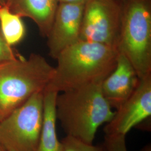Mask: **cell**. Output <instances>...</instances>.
I'll return each mask as SVG.
<instances>
[{
  "mask_svg": "<svg viewBox=\"0 0 151 151\" xmlns=\"http://www.w3.org/2000/svg\"><path fill=\"white\" fill-rule=\"evenodd\" d=\"M118 55L115 47L79 40L55 59L54 74L45 88L60 93L103 81L115 68Z\"/></svg>",
  "mask_w": 151,
  "mask_h": 151,
  "instance_id": "cell-1",
  "label": "cell"
},
{
  "mask_svg": "<svg viewBox=\"0 0 151 151\" xmlns=\"http://www.w3.org/2000/svg\"><path fill=\"white\" fill-rule=\"evenodd\" d=\"M102 82H93L58 94L57 119L66 136L93 143L98 128L113 118L115 111L103 95Z\"/></svg>",
  "mask_w": 151,
  "mask_h": 151,
  "instance_id": "cell-2",
  "label": "cell"
},
{
  "mask_svg": "<svg viewBox=\"0 0 151 151\" xmlns=\"http://www.w3.org/2000/svg\"><path fill=\"white\" fill-rule=\"evenodd\" d=\"M54 72V67L36 53L0 63V122L34 94L44 91Z\"/></svg>",
  "mask_w": 151,
  "mask_h": 151,
  "instance_id": "cell-3",
  "label": "cell"
},
{
  "mask_svg": "<svg viewBox=\"0 0 151 151\" xmlns=\"http://www.w3.org/2000/svg\"><path fill=\"white\" fill-rule=\"evenodd\" d=\"M117 45L139 79L151 73V0H122Z\"/></svg>",
  "mask_w": 151,
  "mask_h": 151,
  "instance_id": "cell-4",
  "label": "cell"
},
{
  "mask_svg": "<svg viewBox=\"0 0 151 151\" xmlns=\"http://www.w3.org/2000/svg\"><path fill=\"white\" fill-rule=\"evenodd\" d=\"M44 91L34 94L0 122V143L6 151H36L43 122Z\"/></svg>",
  "mask_w": 151,
  "mask_h": 151,
  "instance_id": "cell-5",
  "label": "cell"
},
{
  "mask_svg": "<svg viewBox=\"0 0 151 151\" xmlns=\"http://www.w3.org/2000/svg\"><path fill=\"white\" fill-rule=\"evenodd\" d=\"M120 24L119 0H87L84 5L80 40L117 49Z\"/></svg>",
  "mask_w": 151,
  "mask_h": 151,
  "instance_id": "cell-6",
  "label": "cell"
},
{
  "mask_svg": "<svg viewBox=\"0 0 151 151\" xmlns=\"http://www.w3.org/2000/svg\"><path fill=\"white\" fill-rule=\"evenodd\" d=\"M151 73L139 80L129 97L104 128L105 135H125L135 126L151 118Z\"/></svg>",
  "mask_w": 151,
  "mask_h": 151,
  "instance_id": "cell-7",
  "label": "cell"
},
{
  "mask_svg": "<svg viewBox=\"0 0 151 151\" xmlns=\"http://www.w3.org/2000/svg\"><path fill=\"white\" fill-rule=\"evenodd\" d=\"M84 4L59 3L48 35L49 55L56 59L65 49L80 40Z\"/></svg>",
  "mask_w": 151,
  "mask_h": 151,
  "instance_id": "cell-8",
  "label": "cell"
},
{
  "mask_svg": "<svg viewBox=\"0 0 151 151\" xmlns=\"http://www.w3.org/2000/svg\"><path fill=\"white\" fill-rule=\"evenodd\" d=\"M139 80L129 60L119 52L115 68L101 83L103 95L111 108L118 109L135 90Z\"/></svg>",
  "mask_w": 151,
  "mask_h": 151,
  "instance_id": "cell-9",
  "label": "cell"
},
{
  "mask_svg": "<svg viewBox=\"0 0 151 151\" xmlns=\"http://www.w3.org/2000/svg\"><path fill=\"white\" fill-rule=\"evenodd\" d=\"M58 4V0H7L5 5L20 17L32 20L41 35L47 37Z\"/></svg>",
  "mask_w": 151,
  "mask_h": 151,
  "instance_id": "cell-10",
  "label": "cell"
},
{
  "mask_svg": "<svg viewBox=\"0 0 151 151\" xmlns=\"http://www.w3.org/2000/svg\"><path fill=\"white\" fill-rule=\"evenodd\" d=\"M59 92L45 88L43 95V122L36 151H62L56 129V99Z\"/></svg>",
  "mask_w": 151,
  "mask_h": 151,
  "instance_id": "cell-11",
  "label": "cell"
},
{
  "mask_svg": "<svg viewBox=\"0 0 151 151\" xmlns=\"http://www.w3.org/2000/svg\"><path fill=\"white\" fill-rule=\"evenodd\" d=\"M0 30L11 46L20 43L25 35L22 17L12 12L5 5H0Z\"/></svg>",
  "mask_w": 151,
  "mask_h": 151,
  "instance_id": "cell-12",
  "label": "cell"
},
{
  "mask_svg": "<svg viewBox=\"0 0 151 151\" xmlns=\"http://www.w3.org/2000/svg\"><path fill=\"white\" fill-rule=\"evenodd\" d=\"M61 142L62 151H106L103 145L95 146L69 136H66Z\"/></svg>",
  "mask_w": 151,
  "mask_h": 151,
  "instance_id": "cell-13",
  "label": "cell"
},
{
  "mask_svg": "<svg viewBox=\"0 0 151 151\" xmlns=\"http://www.w3.org/2000/svg\"><path fill=\"white\" fill-rule=\"evenodd\" d=\"M126 136L105 135L103 145L106 151H128Z\"/></svg>",
  "mask_w": 151,
  "mask_h": 151,
  "instance_id": "cell-14",
  "label": "cell"
},
{
  "mask_svg": "<svg viewBox=\"0 0 151 151\" xmlns=\"http://www.w3.org/2000/svg\"><path fill=\"white\" fill-rule=\"evenodd\" d=\"M4 38L0 30V63L15 60L19 56Z\"/></svg>",
  "mask_w": 151,
  "mask_h": 151,
  "instance_id": "cell-15",
  "label": "cell"
},
{
  "mask_svg": "<svg viewBox=\"0 0 151 151\" xmlns=\"http://www.w3.org/2000/svg\"><path fill=\"white\" fill-rule=\"evenodd\" d=\"M59 3H68L76 4H85L87 0H58Z\"/></svg>",
  "mask_w": 151,
  "mask_h": 151,
  "instance_id": "cell-16",
  "label": "cell"
},
{
  "mask_svg": "<svg viewBox=\"0 0 151 151\" xmlns=\"http://www.w3.org/2000/svg\"><path fill=\"white\" fill-rule=\"evenodd\" d=\"M141 151H151V147L150 146H147L145 147V148H143V150H142Z\"/></svg>",
  "mask_w": 151,
  "mask_h": 151,
  "instance_id": "cell-17",
  "label": "cell"
},
{
  "mask_svg": "<svg viewBox=\"0 0 151 151\" xmlns=\"http://www.w3.org/2000/svg\"><path fill=\"white\" fill-rule=\"evenodd\" d=\"M7 0H0V5H5Z\"/></svg>",
  "mask_w": 151,
  "mask_h": 151,
  "instance_id": "cell-18",
  "label": "cell"
},
{
  "mask_svg": "<svg viewBox=\"0 0 151 151\" xmlns=\"http://www.w3.org/2000/svg\"><path fill=\"white\" fill-rule=\"evenodd\" d=\"M0 151H6L5 149L4 148V147L1 145L0 143Z\"/></svg>",
  "mask_w": 151,
  "mask_h": 151,
  "instance_id": "cell-19",
  "label": "cell"
},
{
  "mask_svg": "<svg viewBox=\"0 0 151 151\" xmlns=\"http://www.w3.org/2000/svg\"><path fill=\"white\" fill-rule=\"evenodd\" d=\"M119 1H122V0H119Z\"/></svg>",
  "mask_w": 151,
  "mask_h": 151,
  "instance_id": "cell-20",
  "label": "cell"
}]
</instances>
